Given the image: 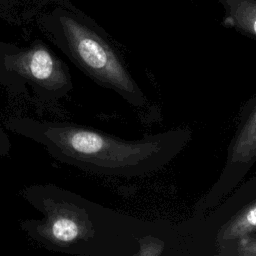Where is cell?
<instances>
[{
	"instance_id": "obj_7",
	"label": "cell",
	"mask_w": 256,
	"mask_h": 256,
	"mask_svg": "<svg viewBox=\"0 0 256 256\" xmlns=\"http://www.w3.org/2000/svg\"><path fill=\"white\" fill-rule=\"evenodd\" d=\"M220 255H234V256H256V234H249L244 236L218 251Z\"/></svg>"
},
{
	"instance_id": "obj_9",
	"label": "cell",
	"mask_w": 256,
	"mask_h": 256,
	"mask_svg": "<svg viewBox=\"0 0 256 256\" xmlns=\"http://www.w3.org/2000/svg\"><path fill=\"white\" fill-rule=\"evenodd\" d=\"M11 151V140L8 136L5 128L0 123V158L10 154Z\"/></svg>"
},
{
	"instance_id": "obj_3",
	"label": "cell",
	"mask_w": 256,
	"mask_h": 256,
	"mask_svg": "<svg viewBox=\"0 0 256 256\" xmlns=\"http://www.w3.org/2000/svg\"><path fill=\"white\" fill-rule=\"evenodd\" d=\"M0 85L41 103L62 100L73 89L69 68L41 41L26 47L0 41Z\"/></svg>"
},
{
	"instance_id": "obj_5",
	"label": "cell",
	"mask_w": 256,
	"mask_h": 256,
	"mask_svg": "<svg viewBox=\"0 0 256 256\" xmlns=\"http://www.w3.org/2000/svg\"><path fill=\"white\" fill-rule=\"evenodd\" d=\"M253 233H256V198L238 209L220 227L216 236L218 250L220 251L240 238Z\"/></svg>"
},
{
	"instance_id": "obj_2",
	"label": "cell",
	"mask_w": 256,
	"mask_h": 256,
	"mask_svg": "<svg viewBox=\"0 0 256 256\" xmlns=\"http://www.w3.org/2000/svg\"><path fill=\"white\" fill-rule=\"evenodd\" d=\"M39 26L47 38L95 83L114 91L133 107L147 104L123 57L88 20L75 12L56 8L40 18Z\"/></svg>"
},
{
	"instance_id": "obj_8",
	"label": "cell",
	"mask_w": 256,
	"mask_h": 256,
	"mask_svg": "<svg viewBox=\"0 0 256 256\" xmlns=\"http://www.w3.org/2000/svg\"><path fill=\"white\" fill-rule=\"evenodd\" d=\"M139 244V250L134 254L135 256H159L164 250L163 241L150 235L141 238Z\"/></svg>"
},
{
	"instance_id": "obj_1",
	"label": "cell",
	"mask_w": 256,
	"mask_h": 256,
	"mask_svg": "<svg viewBox=\"0 0 256 256\" xmlns=\"http://www.w3.org/2000/svg\"><path fill=\"white\" fill-rule=\"evenodd\" d=\"M5 127L34 141L58 162L110 177L133 178L155 172L170 163L188 145L192 133L175 128L137 140L70 123L11 117Z\"/></svg>"
},
{
	"instance_id": "obj_4",
	"label": "cell",
	"mask_w": 256,
	"mask_h": 256,
	"mask_svg": "<svg viewBox=\"0 0 256 256\" xmlns=\"http://www.w3.org/2000/svg\"><path fill=\"white\" fill-rule=\"evenodd\" d=\"M256 163V94L242 106L236 132L227 150L224 167L218 180L196 205L200 214L215 208Z\"/></svg>"
},
{
	"instance_id": "obj_6",
	"label": "cell",
	"mask_w": 256,
	"mask_h": 256,
	"mask_svg": "<svg viewBox=\"0 0 256 256\" xmlns=\"http://www.w3.org/2000/svg\"><path fill=\"white\" fill-rule=\"evenodd\" d=\"M224 25L256 39V0H225Z\"/></svg>"
}]
</instances>
